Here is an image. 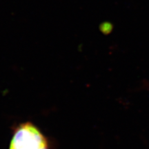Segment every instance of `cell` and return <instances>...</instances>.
<instances>
[{
	"label": "cell",
	"mask_w": 149,
	"mask_h": 149,
	"mask_svg": "<svg viewBox=\"0 0 149 149\" xmlns=\"http://www.w3.org/2000/svg\"><path fill=\"white\" fill-rule=\"evenodd\" d=\"M8 149H53L52 143L32 122H24L13 128Z\"/></svg>",
	"instance_id": "cell-1"
}]
</instances>
